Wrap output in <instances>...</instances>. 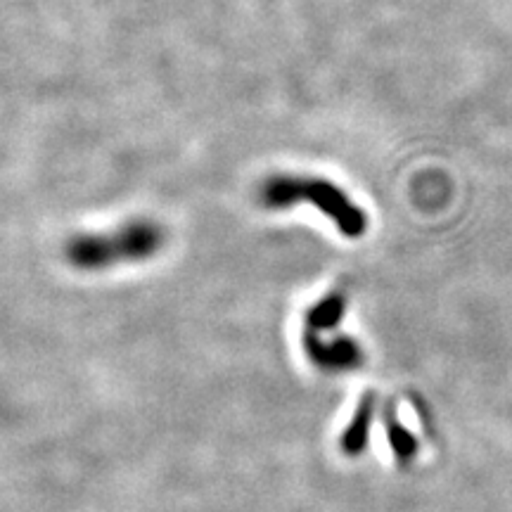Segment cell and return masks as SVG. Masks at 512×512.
<instances>
[{
	"mask_svg": "<svg viewBox=\"0 0 512 512\" xmlns=\"http://www.w3.org/2000/svg\"><path fill=\"white\" fill-rule=\"evenodd\" d=\"M344 313V302L339 297H330L325 302H320L316 309L309 313V323L313 328H330L335 325V320Z\"/></svg>",
	"mask_w": 512,
	"mask_h": 512,
	"instance_id": "obj_3",
	"label": "cell"
},
{
	"mask_svg": "<svg viewBox=\"0 0 512 512\" xmlns=\"http://www.w3.org/2000/svg\"><path fill=\"white\" fill-rule=\"evenodd\" d=\"M164 233L152 223H131L112 235H86L69 242V259L81 268H105L114 261L145 259L162 247Z\"/></svg>",
	"mask_w": 512,
	"mask_h": 512,
	"instance_id": "obj_2",
	"label": "cell"
},
{
	"mask_svg": "<svg viewBox=\"0 0 512 512\" xmlns=\"http://www.w3.org/2000/svg\"><path fill=\"white\" fill-rule=\"evenodd\" d=\"M302 200L316 204L347 238H361L366 233L368 219L363 209H358L335 183L323 181V178L278 176L264 188V202L268 207H290Z\"/></svg>",
	"mask_w": 512,
	"mask_h": 512,
	"instance_id": "obj_1",
	"label": "cell"
}]
</instances>
